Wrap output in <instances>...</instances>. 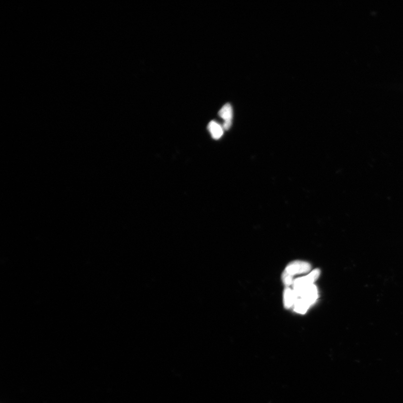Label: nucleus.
<instances>
[{"instance_id": "nucleus-7", "label": "nucleus", "mask_w": 403, "mask_h": 403, "mask_svg": "<svg viewBox=\"0 0 403 403\" xmlns=\"http://www.w3.org/2000/svg\"><path fill=\"white\" fill-rule=\"evenodd\" d=\"M293 306L294 310L296 313L304 314L306 313L308 308L310 306V305L303 299L297 298L295 304H294Z\"/></svg>"}, {"instance_id": "nucleus-2", "label": "nucleus", "mask_w": 403, "mask_h": 403, "mask_svg": "<svg viewBox=\"0 0 403 403\" xmlns=\"http://www.w3.org/2000/svg\"><path fill=\"white\" fill-rule=\"evenodd\" d=\"M311 268L310 264L306 261L296 260L290 263L286 267L285 271L293 276L296 274L307 273Z\"/></svg>"}, {"instance_id": "nucleus-8", "label": "nucleus", "mask_w": 403, "mask_h": 403, "mask_svg": "<svg viewBox=\"0 0 403 403\" xmlns=\"http://www.w3.org/2000/svg\"><path fill=\"white\" fill-rule=\"evenodd\" d=\"M292 275L290 274L285 271L282 274V281L285 285L287 287L291 286L293 284Z\"/></svg>"}, {"instance_id": "nucleus-3", "label": "nucleus", "mask_w": 403, "mask_h": 403, "mask_svg": "<svg viewBox=\"0 0 403 403\" xmlns=\"http://www.w3.org/2000/svg\"><path fill=\"white\" fill-rule=\"evenodd\" d=\"M294 292L297 298H301L306 300L310 305V306L315 303L318 297V289L314 284L306 287L299 292Z\"/></svg>"}, {"instance_id": "nucleus-4", "label": "nucleus", "mask_w": 403, "mask_h": 403, "mask_svg": "<svg viewBox=\"0 0 403 403\" xmlns=\"http://www.w3.org/2000/svg\"><path fill=\"white\" fill-rule=\"evenodd\" d=\"M219 115L221 118L224 120V129L225 130L229 129L232 125V116H233V112H232L231 105L228 103L225 104L219 111Z\"/></svg>"}, {"instance_id": "nucleus-1", "label": "nucleus", "mask_w": 403, "mask_h": 403, "mask_svg": "<svg viewBox=\"0 0 403 403\" xmlns=\"http://www.w3.org/2000/svg\"><path fill=\"white\" fill-rule=\"evenodd\" d=\"M320 274V270L316 269L306 276L296 279L293 284L294 292H299L306 287L314 284V282L317 280Z\"/></svg>"}, {"instance_id": "nucleus-6", "label": "nucleus", "mask_w": 403, "mask_h": 403, "mask_svg": "<svg viewBox=\"0 0 403 403\" xmlns=\"http://www.w3.org/2000/svg\"><path fill=\"white\" fill-rule=\"evenodd\" d=\"M297 299V297L294 292L293 290L291 289L287 288L284 293V306L286 308H291L294 306L295 301Z\"/></svg>"}, {"instance_id": "nucleus-5", "label": "nucleus", "mask_w": 403, "mask_h": 403, "mask_svg": "<svg viewBox=\"0 0 403 403\" xmlns=\"http://www.w3.org/2000/svg\"><path fill=\"white\" fill-rule=\"evenodd\" d=\"M208 129L213 139L219 140L223 135V127L216 121L210 122L208 125Z\"/></svg>"}]
</instances>
